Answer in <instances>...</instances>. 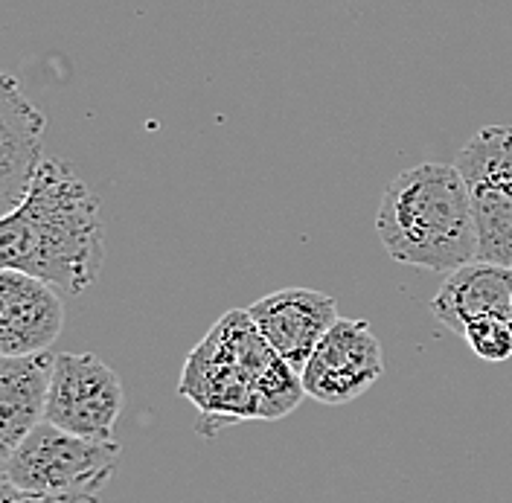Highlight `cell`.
I'll list each match as a JSON object with an SVG mask.
<instances>
[{
    "instance_id": "obj_1",
    "label": "cell",
    "mask_w": 512,
    "mask_h": 503,
    "mask_svg": "<svg viewBox=\"0 0 512 503\" xmlns=\"http://www.w3.org/2000/svg\"><path fill=\"white\" fill-rule=\"evenodd\" d=\"M105 224L99 195L67 163H41L27 198L0 219V268L32 274L64 297H79L99 280Z\"/></svg>"
},
{
    "instance_id": "obj_2",
    "label": "cell",
    "mask_w": 512,
    "mask_h": 503,
    "mask_svg": "<svg viewBox=\"0 0 512 503\" xmlns=\"http://www.w3.org/2000/svg\"><path fill=\"white\" fill-rule=\"evenodd\" d=\"M181 396L210 422L280 419L306 396L303 378L262 338L242 312L227 315L192 349L181 376Z\"/></svg>"
},
{
    "instance_id": "obj_3",
    "label": "cell",
    "mask_w": 512,
    "mask_h": 503,
    "mask_svg": "<svg viewBox=\"0 0 512 503\" xmlns=\"http://www.w3.org/2000/svg\"><path fill=\"white\" fill-rule=\"evenodd\" d=\"M376 233L396 262L451 274L478 262L472 201L454 163H419L396 175L382 195Z\"/></svg>"
},
{
    "instance_id": "obj_4",
    "label": "cell",
    "mask_w": 512,
    "mask_h": 503,
    "mask_svg": "<svg viewBox=\"0 0 512 503\" xmlns=\"http://www.w3.org/2000/svg\"><path fill=\"white\" fill-rule=\"evenodd\" d=\"M120 454L117 440H88L44 419L3 460V480L50 503H96Z\"/></svg>"
},
{
    "instance_id": "obj_5",
    "label": "cell",
    "mask_w": 512,
    "mask_h": 503,
    "mask_svg": "<svg viewBox=\"0 0 512 503\" xmlns=\"http://www.w3.org/2000/svg\"><path fill=\"white\" fill-rule=\"evenodd\" d=\"M478 227V259L512 265V126H486L457 152Z\"/></svg>"
},
{
    "instance_id": "obj_6",
    "label": "cell",
    "mask_w": 512,
    "mask_h": 503,
    "mask_svg": "<svg viewBox=\"0 0 512 503\" xmlns=\"http://www.w3.org/2000/svg\"><path fill=\"white\" fill-rule=\"evenodd\" d=\"M123 402V381L94 352L56 355L47 422L88 440H114Z\"/></svg>"
},
{
    "instance_id": "obj_7",
    "label": "cell",
    "mask_w": 512,
    "mask_h": 503,
    "mask_svg": "<svg viewBox=\"0 0 512 503\" xmlns=\"http://www.w3.org/2000/svg\"><path fill=\"white\" fill-rule=\"evenodd\" d=\"M382 370V344L370 323L338 317L300 378L309 399L320 405H347L364 396L382 378Z\"/></svg>"
},
{
    "instance_id": "obj_8",
    "label": "cell",
    "mask_w": 512,
    "mask_h": 503,
    "mask_svg": "<svg viewBox=\"0 0 512 503\" xmlns=\"http://www.w3.org/2000/svg\"><path fill=\"white\" fill-rule=\"evenodd\" d=\"M248 315L288 367L294 373H303L312 352L338 323V303L323 291L283 288L251 303Z\"/></svg>"
},
{
    "instance_id": "obj_9",
    "label": "cell",
    "mask_w": 512,
    "mask_h": 503,
    "mask_svg": "<svg viewBox=\"0 0 512 503\" xmlns=\"http://www.w3.org/2000/svg\"><path fill=\"white\" fill-rule=\"evenodd\" d=\"M62 291L50 283L0 268V355L47 352L62 335Z\"/></svg>"
},
{
    "instance_id": "obj_10",
    "label": "cell",
    "mask_w": 512,
    "mask_h": 503,
    "mask_svg": "<svg viewBox=\"0 0 512 503\" xmlns=\"http://www.w3.org/2000/svg\"><path fill=\"white\" fill-rule=\"evenodd\" d=\"M44 114L12 76L0 79V216L18 210L41 169Z\"/></svg>"
},
{
    "instance_id": "obj_11",
    "label": "cell",
    "mask_w": 512,
    "mask_h": 503,
    "mask_svg": "<svg viewBox=\"0 0 512 503\" xmlns=\"http://www.w3.org/2000/svg\"><path fill=\"white\" fill-rule=\"evenodd\" d=\"M56 355H3L0 358V454L3 460L47 419V399Z\"/></svg>"
},
{
    "instance_id": "obj_12",
    "label": "cell",
    "mask_w": 512,
    "mask_h": 503,
    "mask_svg": "<svg viewBox=\"0 0 512 503\" xmlns=\"http://www.w3.org/2000/svg\"><path fill=\"white\" fill-rule=\"evenodd\" d=\"M431 312L457 335L475 317H495L512 326V265L478 259L451 271L431 300Z\"/></svg>"
},
{
    "instance_id": "obj_13",
    "label": "cell",
    "mask_w": 512,
    "mask_h": 503,
    "mask_svg": "<svg viewBox=\"0 0 512 503\" xmlns=\"http://www.w3.org/2000/svg\"><path fill=\"white\" fill-rule=\"evenodd\" d=\"M460 338L469 344V349L480 361L501 364L512 358V326L495 317H475L460 329Z\"/></svg>"
},
{
    "instance_id": "obj_14",
    "label": "cell",
    "mask_w": 512,
    "mask_h": 503,
    "mask_svg": "<svg viewBox=\"0 0 512 503\" xmlns=\"http://www.w3.org/2000/svg\"><path fill=\"white\" fill-rule=\"evenodd\" d=\"M0 503H50V501H44V498H38V495H30V492L18 489L15 483L3 480V486H0Z\"/></svg>"
}]
</instances>
